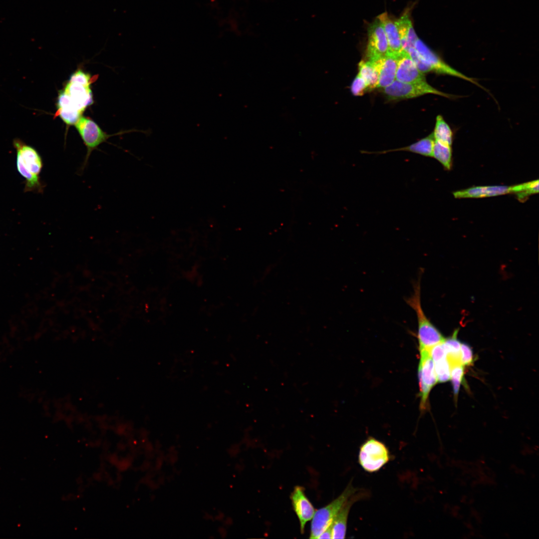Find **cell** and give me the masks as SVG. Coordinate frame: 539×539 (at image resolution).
Masks as SVG:
<instances>
[{
  "mask_svg": "<svg viewBox=\"0 0 539 539\" xmlns=\"http://www.w3.org/2000/svg\"><path fill=\"white\" fill-rule=\"evenodd\" d=\"M420 276V275L417 281L414 284L413 293L405 300L416 314L418 323L417 337L419 351L429 350L435 345L443 342L445 338L428 319L422 309L421 302Z\"/></svg>",
  "mask_w": 539,
  "mask_h": 539,
  "instance_id": "1",
  "label": "cell"
},
{
  "mask_svg": "<svg viewBox=\"0 0 539 539\" xmlns=\"http://www.w3.org/2000/svg\"><path fill=\"white\" fill-rule=\"evenodd\" d=\"M357 492L349 483L343 492L326 506L315 511L311 523L310 539H317L332 523L345 501Z\"/></svg>",
  "mask_w": 539,
  "mask_h": 539,
  "instance_id": "2",
  "label": "cell"
},
{
  "mask_svg": "<svg viewBox=\"0 0 539 539\" xmlns=\"http://www.w3.org/2000/svg\"><path fill=\"white\" fill-rule=\"evenodd\" d=\"M383 89V92L387 98L392 100L412 98L426 94H434L450 98L456 97L455 95L439 91L428 84L426 80L405 83L395 80L390 85Z\"/></svg>",
  "mask_w": 539,
  "mask_h": 539,
  "instance_id": "3",
  "label": "cell"
},
{
  "mask_svg": "<svg viewBox=\"0 0 539 539\" xmlns=\"http://www.w3.org/2000/svg\"><path fill=\"white\" fill-rule=\"evenodd\" d=\"M359 463L368 472L379 470L389 460V451L381 442L373 438L367 440L360 447Z\"/></svg>",
  "mask_w": 539,
  "mask_h": 539,
  "instance_id": "4",
  "label": "cell"
},
{
  "mask_svg": "<svg viewBox=\"0 0 539 539\" xmlns=\"http://www.w3.org/2000/svg\"><path fill=\"white\" fill-rule=\"evenodd\" d=\"M420 351V361L418 368L419 385L420 409L425 411L428 408V397L432 388L438 382L434 363L429 350Z\"/></svg>",
  "mask_w": 539,
  "mask_h": 539,
  "instance_id": "5",
  "label": "cell"
},
{
  "mask_svg": "<svg viewBox=\"0 0 539 539\" xmlns=\"http://www.w3.org/2000/svg\"><path fill=\"white\" fill-rule=\"evenodd\" d=\"M87 149V152L81 167L84 170L92 151L111 136L104 132L93 120L81 116L74 124Z\"/></svg>",
  "mask_w": 539,
  "mask_h": 539,
  "instance_id": "6",
  "label": "cell"
},
{
  "mask_svg": "<svg viewBox=\"0 0 539 539\" xmlns=\"http://www.w3.org/2000/svg\"><path fill=\"white\" fill-rule=\"evenodd\" d=\"M414 47L420 56L430 66L432 72L464 79L479 86H480L475 79L464 75L446 63L419 38L416 41Z\"/></svg>",
  "mask_w": 539,
  "mask_h": 539,
  "instance_id": "7",
  "label": "cell"
},
{
  "mask_svg": "<svg viewBox=\"0 0 539 539\" xmlns=\"http://www.w3.org/2000/svg\"><path fill=\"white\" fill-rule=\"evenodd\" d=\"M388 52V44L384 29L377 17L368 28L366 56L368 60L374 61L387 54Z\"/></svg>",
  "mask_w": 539,
  "mask_h": 539,
  "instance_id": "8",
  "label": "cell"
},
{
  "mask_svg": "<svg viewBox=\"0 0 539 539\" xmlns=\"http://www.w3.org/2000/svg\"><path fill=\"white\" fill-rule=\"evenodd\" d=\"M290 500L300 523V532L303 534L306 523L312 519L315 510L305 496L304 488L301 486H296L294 488L291 493Z\"/></svg>",
  "mask_w": 539,
  "mask_h": 539,
  "instance_id": "9",
  "label": "cell"
},
{
  "mask_svg": "<svg viewBox=\"0 0 539 539\" xmlns=\"http://www.w3.org/2000/svg\"><path fill=\"white\" fill-rule=\"evenodd\" d=\"M396 80L405 83H413L425 81L424 73L417 68L410 55L405 51L397 56V66Z\"/></svg>",
  "mask_w": 539,
  "mask_h": 539,
  "instance_id": "10",
  "label": "cell"
},
{
  "mask_svg": "<svg viewBox=\"0 0 539 539\" xmlns=\"http://www.w3.org/2000/svg\"><path fill=\"white\" fill-rule=\"evenodd\" d=\"M13 144L17 151V156L21 159L24 166L33 175L39 176L43 163L36 150L20 140H14Z\"/></svg>",
  "mask_w": 539,
  "mask_h": 539,
  "instance_id": "11",
  "label": "cell"
},
{
  "mask_svg": "<svg viewBox=\"0 0 539 539\" xmlns=\"http://www.w3.org/2000/svg\"><path fill=\"white\" fill-rule=\"evenodd\" d=\"M356 492L345 501L334 518L332 522V539L345 538L347 518L351 507L365 495L363 492Z\"/></svg>",
  "mask_w": 539,
  "mask_h": 539,
  "instance_id": "12",
  "label": "cell"
},
{
  "mask_svg": "<svg viewBox=\"0 0 539 539\" xmlns=\"http://www.w3.org/2000/svg\"><path fill=\"white\" fill-rule=\"evenodd\" d=\"M372 62L378 73L377 87L384 88L390 85L395 79L397 57L387 54Z\"/></svg>",
  "mask_w": 539,
  "mask_h": 539,
  "instance_id": "13",
  "label": "cell"
},
{
  "mask_svg": "<svg viewBox=\"0 0 539 539\" xmlns=\"http://www.w3.org/2000/svg\"><path fill=\"white\" fill-rule=\"evenodd\" d=\"M63 91L68 94L77 108L82 112L93 103L90 86L68 81Z\"/></svg>",
  "mask_w": 539,
  "mask_h": 539,
  "instance_id": "14",
  "label": "cell"
},
{
  "mask_svg": "<svg viewBox=\"0 0 539 539\" xmlns=\"http://www.w3.org/2000/svg\"><path fill=\"white\" fill-rule=\"evenodd\" d=\"M55 116H59L67 125H74L82 116L83 113L78 110L71 99L63 90L58 94L56 102Z\"/></svg>",
  "mask_w": 539,
  "mask_h": 539,
  "instance_id": "15",
  "label": "cell"
},
{
  "mask_svg": "<svg viewBox=\"0 0 539 539\" xmlns=\"http://www.w3.org/2000/svg\"><path fill=\"white\" fill-rule=\"evenodd\" d=\"M377 17L381 21L386 34L388 44V54L397 57L404 51L402 47L395 21L392 20L386 12L381 14Z\"/></svg>",
  "mask_w": 539,
  "mask_h": 539,
  "instance_id": "16",
  "label": "cell"
},
{
  "mask_svg": "<svg viewBox=\"0 0 539 539\" xmlns=\"http://www.w3.org/2000/svg\"><path fill=\"white\" fill-rule=\"evenodd\" d=\"M510 193V187L507 186H487L471 187L456 191L453 195L456 198H477L497 196Z\"/></svg>",
  "mask_w": 539,
  "mask_h": 539,
  "instance_id": "17",
  "label": "cell"
},
{
  "mask_svg": "<svg viewBox=\"0 0 539 539\" xmlns=\"http://www.w3.org/2000/svg\"><path fill=\"white\" fill-rule=\"evenodd\" d=\"M435 140L433 134L432 133L428 136L406 147L382 151L371 152L363 151L362 152L367 154H384L388 152L402 151L410 152L426 157H432Z\"/></svg>",
  "mask_w": 539,
  "mask_h": 539,
  "instance_id": "18",
  "label": "cell"
},
{
  "mask_svg": "<svg viewBox=\"0 0 539 539\" xmlns=\"http://www.w3.org/2000/svg\"><path fill=\"white\" fill-rule=\"evenodd\" d=\"M395 21L400 35L402 49L407 52L409 48L414 47L415 43L418 39L408 13H405Z\"/></svg>",
  "mask_w": 539,
  "mask_h": 539,
  "instance_id": "19",
  "label": "cell"
},
{
  "mask_svg": "<svg viewBox=\"0 0 539 539\" xmlns=\"http://www.w3.org/2000/svg\"><path fill=\"white\" fill-rule=\"evenodd\" d=\"M358 74L365 81L367 89L371 90L376 88L378 81V73L373 62L361 60L358 64Z\"/></svg>",
  "mask_w": 539,
  "mask_h": 539,
  "instance_id": "20",
  "label": "cell"
},
{
  "mask_svg": "<svg viewBox=\"0 0 539 539\" xmlns=\"http://www.w3.org/2000/svg\"><path fill=\"white\" fill-rule=\"evenodd\" d=\"M458 330H456L452 336L445 339L443 344L446 352L447 358L452 365L461 362V344L457 339ZM462 364V363H461Z\"/></svg>",
  "mask_w": 539,
  "mask_h": 539,
  "instance_id": "21",
  "label": "cell"
},
{
  "mask_svg": "<svg viewBox=\"0 0 539 539\" xmlns=\"http://www.w3.org/2000/svg\"><path fill=\"white\" fill-rule=\"evenodd\" d=\"M435 140L451 146L453 142V132L449 124L443 117L439 115L436 119V124L433 132Z\"/></svg>",
  "mask_w": 539,
  "mask_h": 539,
  "instance_id": "22",
  "label": "cell"
},
{
  "mask_svg": "<svg viewBox=\"0 0 539 539\" xmlns=\"http://www.w3.org/2000/svg\"><path fill=\"white\" fill-rule=\"evenodd\" d=\"M451 146L435 140L432 156L447 169L450 170L452 165Z\"/></svg>",
  "mask_w": 539,
  "mask_h": 539,
  "instance_id": "23",
  "label": "cell"
},
{
  "mask_svg": "<svg viewBox=\"0 0 539 539\" xmlns=\"http://www.w3.org/2000/svg\"><path fill=\"white\" fill-rule=\"evenodd\" d=\"M538 192L539 180L510 187V193L516 194L518 199L522 202Z\"/></svg>",
  "mask_w": 539,
  "mask_h": 539,
  "instance_id": "24",
  "label": "cell"
},
{
  "mask_svg": "<svg viewBox=\"0 0 539 539\" xmlns=\"http://www.w3.org/2000/svg\"><path fill=\"white\" fill-rule=\"evenodd\" d=\"M17 168L19 173L25 178L26 181V188L28 190H40L41 184L39 176L31 173L24 166L21 159L17 156Z\"/></svg>",
  "mask_w": 539,
  "mask_h": 539,
  "instance_id": "25",
  "label": "cell"
},
{
  "mask_svg": "<svg viewBox=\"0 0 539 539\" xmlns=\"http://www.w3.org/2000/svg\"><path fill=\"white\" fill-rule=\"evenodd\" d=\"M464 373V366L461 363L450 366V379L452 381L455 396H457L458 395L460 385L463 381Z\"/></svg>",
  "mask_w": 539,
  "mask_h": 539,
  "instance_id": "26",
  "label": "cell"
},
{
  "mask_svg": "<svg viewBox=\"0 0 539 539\" xmlns=\"http://www.w3.org/2000/svg\"><path fill=\"white\" fill-rule=\"evenodd\" d=\"M438 382H445L450 379V365L447 357L434 362Z\"/></svg>",
  "mask_w": 539,
  "mask_h": 539,
  "instance_id": "27",
  "label": "cell"
},
{
  "mask_svg": "<svg viewBox=\"0 0 539 539\" xmlns=\"http://www.w3.org/2000/svg\"><path fill=\"white\" fill-rule=\"evenodd\" d=\"M407 52L420 72L423 73L432 72L430 66L420 56L414 47L409 48Z\"/></svg>",
  "mask_w": 539,
  "mask_h": 539,
  "instance_id": "28",
  "label": "cell"
},
{
  "mask_svg": "<svg viewBox=\"0 0 539 539\" xmlns=\"http://www.w3.org/2000/svg\"><path fill=\"white\" fill-rule=\"evenodd\" d=\"M367 90V85L365 81L358 73L351 86L352 93L355 96H361Z\"/></svg>",
  "mask_w": 539,
  "mask_h": 539,
  "instance_id": "29",
  "label": "cell"
},
{
  "mask_svg": "<svg viewBox=\"0 0 539 539\" xmlns=\"http://www.w3.org/2000/svg\"><path fill=\"white\" fill-rule=\"evenodd\" d=\"M69 81L90 86L92 82V78L89 74L78 70L72 74Z\"/></svg>",
  "mask_w": 539,
  "mask_h": 539,
  "instance_id": "30",
  "label": "cell"
},
{
  "mask_svg": "<svg viewBox=\"0 0 539 539\" xmlns=\"http://www.w3.org/2000/svg\"><path fill=\"white\" fill-rule=\"evenodd\" d=\"M473 353L471 347L467 344H461V362L463 366H470L473 363Z\"/></svg>",
  "mask_w": 539,
  "mask_h": 539,
  "instance_id": "31",
  "label": "cell"
},
{
  "mask_svg": "<svg viewBox=\"0 0 539 539\" xmlns=\"http://www.w3.org/2000/svg\"><path fill=\"white\" fill-rule=\"evenodd\" d=\"M317 539H332V523L319 535Z\"/></svg>",
  "mask_w": 539,
  "mask_h": 539,
  "instance_id": "32",
  "label": "cell"
}]
</instances>
